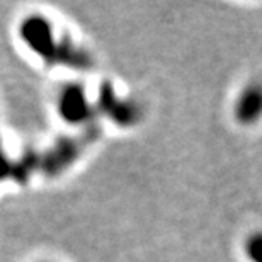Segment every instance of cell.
Instances as JSON below:
<instances>
[{"mask_svg": "<svg viewBox=\"0 0 262 262\" xmlns=\"http://www.w3.org/2000/svg\"><path fill=\"white\" fill-rule=\"evenodd\" d=\"M19 34L29 50L45 60H58L60 46L55 43L53 26L41 15H29L23 20Z\"/></svg>", "mask_w": 262, "mask_h": 262, "instance_id": "6da1fadb", "label": "cell"}, {"mask_svg": "<svg viewBox=\"0 0 262 262\" xmlns=\"http://www.w3.org/2000/svg\"><path fill=\"white\" fill-rule=\"evenodd\" d=\"M58 111L61 118L72 123H82L89 116V104L82 89L77 85H68L60 94Z\"/></svg>", "mask_w": 262, "mask_h": 262, "instance_id": "7a4b0ae2", "label": "cell"}, {"mask_svg": "<svg viewBox=\"0 0 262 262\" xmlns=\"http://www.w3.org/2000/svg\"><path fill=\"white\" fill-rule=\"evenodd\" d=\"M260 91L257 85H249L245 87L235 104V118L238 119V123L242 124H252L259 119L260 114Z\"/></svg>", "mask_w": 262, "mask_h": 262, "instance_id": "3957f363", "label": "cell"}, {"mask_svg": "<svg viewBox=\"0 0 262 262\" xmlns=\"http://www.w3.org/2000/svg\"><path fill=\"white\" fill-rule=\"evenodd\" d=\"M244 252L247 255L249 260L252 262H260V235L254 233L245 240L244 245Z\"/></svg>", "mask_w": 262, "mask_h": 262, "instance_id": "277c9868", "label": "cell"}]
</instances>
